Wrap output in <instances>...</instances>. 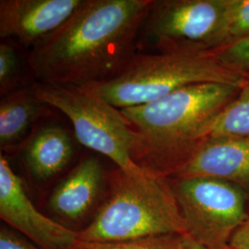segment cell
Here are the masks:
<instances>
[{
	"label": "cell",
	"mask_w": 249,
	"mask_h": 249,
	"mask_svg": "<svg viewBox=\"0 0 249 249\" xmlns=\"http://www.w3.org/2000/svg\"><path fill=\"white\" fill-rule=\"evenodd\" d=\"M152 0H83L62 26L31 49L27 63L38 82L103 83L132 61Z\"/></svg>",
	"instance_id": "6da1fadb"
},
{
	"label": "cell",
	"mask_w": 249,
	"mask_h": 249,
	"mask_svg": "<svg viewBox=\"0 0 249 249\" xmlns=\"http://www.w3.org/2000/svg\"><path fill=\"white\" fill-rule=\"evenodd\" d=\"M241 87L200 83L139 107L120 109L140 137L133 160L140 167L169 178L204 142L206 130Z\"/></svg>",
	"instance_id": "7a4b0ae2"
},
{
	"label": "cell",
	"mask_w": 249,
	"mask_h": 249,
	"mask_svg": "<svg viewBox=\"0 0 249 249\" xmlns=\"http://www.w3.org/2000/svg\"><path fill=\"white\" fill-rule=\"evenodd\" d=\"M77 234L83 242L117 243L188 232L169 179L143 169L119 171L111 196Z\"/></svg>",
	"instance_id": "3957f363"
},
{
	"label": "cell",
	"mask_w": 249,
	"mask_h": 249,
	"mask_svg": "<svg viewBox=\"0 0 249 249\" xmlns=\"http://www.w3.org/2000/svg\"><path fill=\"white\" fill-rule=\"evenodd\" d=\"M248 74L223 66L212 53H137L116 78L96 83L111 105L139 107L194 84L223 83L243 87Z\"/></svg>",
	"instance_id": "277c9868"
},
{
	"label": "cell",
	"mask_w": 249,
	"mask_h": 249,
	"mask_svg": "<svg viewBox=\"0 0 249 249\" xmlns=\"http://www.w3.org/2000/svg\"><path fill=\"white\" fill-rule=\"evenodd\" d=\"M32 87L41 101L69 117L82 145L113 160L124 174L142 171L133 160L139 135L121 110L100 93L96 83L61 85L37 81Z\"/></svg>",
	"instance_id": "5b68a950"
},
{
	"label": "cell",
	"mask_w": 249,
	"mask_h": 249,
	"mask_svg": "<svg viewBox=\"0 0 249 249\" xmlns=\"http://www.w3.org/2000/svg\"><path fill=\"white\" fill-rule=\"evenodd\" d=\"M227 0H152L142 41L161 53H213L223 46Z\"/></svg>",
	"instance_id": "8992f818"
},
{
	"label": "cell",
	"mask_w": 249,
	"mask_h": 249,
	"mask_svg": "<svg viewBox=\"0 0 249 249\" xmlns=\"http://www.w3.org/2000/svg\"><path fill=\"white\" fill-rule=\"evenodd\" d=\"M187 232L213 249H223L249 218L248 192L213 178H171Z\"/></svg>",
	"instance_id": "52a82bcc"
},
{
	"label": "cell",
	"mask_w": 249,
	"mask_h": 249,
	"mask_svg": "<svg viewBox=\"0 0 249 249\" xmlns=\"http://www.w3.org/2000/svg\"><path fill=\"white\" fill-rule=\"evenodd\" d=\"M0 217L41 249H72L78 242L71 231L41 213L27 195L21 179L0 154Z\"/></svg>",
	"instance_id": "ba28073f"
},
{
	"label": "cell",
	"mask_w": 249,
	"mask_h": 249,
	"mask_svg": "<svg viewBox=\"0 0 249 249\" xmlns=\"http://www.w3.org/2000/svg\"><path fill=\"white\" fill-rule=\"evenodd\" d=\"M83 0H1L0 37L25 47L40 44L71 17Z\"/></svg>",
	"instance_id": "9c48e42d"
},
{
	"label": "cell",
	"mask_w": 249,
	"mask_h": 249,
	"mask_svg": "<svg viewBox=\"0 0 249 249\" xmlns=\"http://www.w3.org/2000/svg\"><path fill=\"white\" fill-rule=\"evenodd\" d=\"M213 178L249 192V140L209 139L171 178Z\"/></svg>",
	"instance_id": "30bf717a"
},
{
	"label": "cell",
	"mask_w": 249,
	"mask_h": 249,
	"mask_svg": "<svg viewBox=\"0 0 249 249\" xmlns=\"http://www.w3.org/2000/svg\"><path fill=\"white\" fill-rule=\"evenodd\" d=\"M104 169L95 157L80 161L54 188L49 207L54 213L69 220H79L98 200L104 185Z\"/></svg>",
	"instance_id": "8fae6325"
},
{
	"label": "cell",
	"mask_w": 249,
	"mask_h": 249,
	"mask_svg": "<svg viewBox=\"0 0 249 249\" xmlns=\"http://www.w3.org/2000/svg\"><path fill=\"white\" fill-rule=\"evenodd\" d=\"M72 154L73 142L69 132L58 126H45L27 144L24 158L35 178L47 180L62 171Z\"/></svg>",
	"instance_id": "7c38bea8"
},
{
	"label": "cell",
	"mask_w": 249,
	"mask_h": 249,
	"mask_svg": "<svg viewBox=\"0 0 249 249\" xmlns=\"http://www.w3.org/2000/svg\"><path fill=\"white\" fill-rule=\"evenodd\" d=\"M50 107L38 98L33 87L9 92L0 103V146L6 150L19 142L36 119Z\"/></svg>",
	"instance_id": "4fadbf2b"
},
{
	"label": "cell",
	"mask_w": 249,
	"mask_h": 249,
	"mask_svg": "<svg viewBox=\"0 0 249 249\" xmlns=\"http://www.w3.org/2000/svg\"><path fill=\"white\" fill-rule=\"evenodd\" d=\"M219 138L249 140V79L209 124L205 140Z\"/></svg>",
	"instance_id": "5bb4252c"
},
{
	"label": "cell",
	"mask_w": 249,
	"mask_h": 249,
	"mask_svg": "<svg viewBox=\"0 0 249 249\" xmlns=\"http://www.w3.org/2000/svg\"><path fill=\"white\" fill-rule=\"evenodd\" d=\"M249 37V0H227L223 26V46Z\"/></svg>",
	"instance_id": "9a60e30c"
},
{
	"label": "cell",
	"mask_w": 249,
	"mask_h": 249,
	"mask_svg": "<svg viewBox=\"0 0 249 249\" xmlns=\"http://www.w3.org/2000/svg\"><path fill=\"white\" fill-rule=\"evenodd\" d=\"M186 234H167L141 240L91 243L78 240L72 249H179Z\"/></svg>",
	"instance_id": "2e32d148"
},
{
	"label": "cell",
	"mask_w": 249,
	"mask_h": 249,
	"mask_svg": "<svg viewBox=\"0 0 249 249\" xmlns=\"http://www.w3.org/2000/svg\"><path fill=\"white\" fill-rule=\"evenodd\" d=\"M212 53L226 68L249 75V37L223 45Z\"/></svg>",
	"instance_id": "e0dca14e"
},
{
	"label": "cell",
	"mask_w": 249,
	"mask_h": 249,
	"mask_svg": "<svg viewBox=\"0 0 249 249\" xmlns=\"http://www.w3.org/2000/svg\"><path fill=\"white\" fill-rule=\"evenodd\" d=\"M19 80V62L15 49L6 42L0 44V92L13 91Z\"/></svg>",
	"instance_id": "ac0fdd59"
},
{
	"label": "cell",
	"mask_w": 249,
	"mask_h": 249,
	"mask_svg": "<svg viewBox=\"0 0 249 249\" xmlns=\"http://www.w3.org/2000/svg\"><path fill=\"white\" fill-rule=\"evenodd\" d=\"M0 249H41L8 227L0 230Z\"/></svg>",
	"instance_id": "d6986e66"
},
{
	"label": "cell",
	"mask_w": 249,
	"mask_h": 249,
	"mask_svg": "<svg viewBox=\"0 0 249 249\" xmlns=\"http://www.w3.org/2000/svg\"><path fill=\"white\" fill-rule=\"evenodd\" d=\"M228 246L233 249H249V218L232 234Z\"/></svg>",
	"instance_id": "ffe728a7"
},
{
	"label": "cell",
	"mask_w": 249,
	"mask_h": 249,
	"mask_svg": "<svg viewBox=\"0 0 249 249\" xmlns=\"http://www.w3.org/2000/svg\"><path fill=\"white\" fill-rule=\"evenodd\" d=\"M179 249H213L209 248L204 244L200 243L199 241L196 240L191 235L186 234L184 235L183 241Z\"/></svg>",
	"instance_id": "44dd1931"
},
{
	"label": "cell",
	"mask_w": 249,
	"mask_h": 249,
	"mask_svg": "<svg viewBox=\"0 0 249 249\" xmlns=\"http://www.w3.org/2000/svg\"><path fill=\"white\" fill-rule=\"evenodd\" d=\"M231 249V248H230V247H229V246H227V247H226V248H224V249Z\"/></svg>",
	"instance_id": "7402d4cb"
}]
</instances>
